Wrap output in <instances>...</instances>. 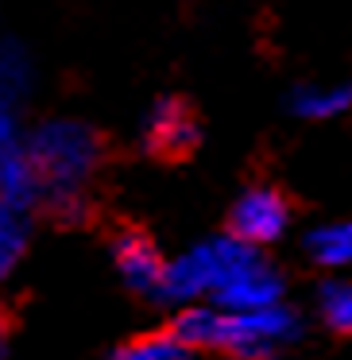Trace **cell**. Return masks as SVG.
<instances>
[{"label": "cell", "mask_w": 352, "mask_h": 360, "mask_svg": "<svg viewBox=\"0 0 352 360\" xmlns=\"http://www.w3.org/2000/svg\"><path fill=\"white\" fill-rule=\"evenodd\" d=\"M12 329H16V321H12L8 306H0V360H4V349H8V337H12Z\"/></svg>", "instance_id": "10"}, {"label": "cell", "mask_w": 352, "mask_h": 360, "mask_svg": "<svg viewBox=\"0 0 352 360\" xmlns=\"http://www.w3.org/2000/svg\"><path fill=\"white\" fill-rule=\"evenodd\" d=\"M290 217H294V198L279 182H256L228 210L225 236L236 244H248V248H259V244L279 240L282 229L290 225Z\"/></svg>", "instance_id": "3"}, {"label": "cell", "mask_w": 352, "mask_h": 360, "mask_svg": "<svg viewBox=\"0 0 352 360\" xmlns=\"http://www.w3.org/2000/svg\"><path fill=\"white\" fill-rule=\"evenodd\" d=\"M20 248H24V229H20L16 202L0 198V275L20 259Z\"/></svg>", "instance_id": "9"}, {"label": "cell", "mask_w": 352, "mask_h": 360, "mask_svg": "<svg viewBox=\"0 0 352 360\" xmlns=\"http://www.w3.org/2000/svg\"><path fill=\"white\" fill-rule=\"evenodd\" d=\"M306 252H310L313 264H321V267L352 264V221L310 233V236H306Z\"/></svg>", "instance_id": "7"}, {"label": "cell", "mask_w": 352, "mask_h": 360, "mask_svg": "<svg viewBox=\"0 0 352 360\" xmlns=\"http://www.w3.org/2000/svg\"><path fill=\"white\" fill-rule=\"evenodd\" d=\"M321 318L337 337H352V283H325L321 287Z\"/></svg>", "instance_id": "8"}, {"label": "cell", "mask_w": 352, "mask_h": 360, "mask_svg": "<svg viewBox=\"0 0 352 360\" xmlns=\"http://www.w3.org/2000/svg\"><path fill=\"white\" fill-rule=\"evenodd\" d=\"M112 259H117V271L136 295H148V298H163L167 290V267L163 252H159L155 236L140 225V221H117L112 229Z\"/></svg>", "instance_id": "4"}, {"label": "cell", "mask_w": 352, "mask_h": 360, "mask_svg": "<svg viewBox=\"0 0 352 360\" xmlns=\"http://www.w3.org/2000/svg\"><path fill=\"white\" fill-rule=\"evenodd\" d=\"M117 159V143L101 128L78 120L43 124L24 148V171L43 194H78Z\"/></svg>", "instance_id": "1"}, {"label": "cell", "mask_w": 352, "mask_h": 360, "mask_svg": "<svg viewBox=\"0 0 352 360\" xmlns=\"http://www.w3.org/2000/svg\"><path fill=\"white\" fill-rule=\"evenodd\" d=\"M112 360H197L194 349L178 341L171 329H151V333H136L112 352Z\"/></svg>", "instance_id": "6"}, {"label": "cell", "mask_w": 352, "mask_h": 360, "mask_svg": "<svg viewBox=\"0 0 352 360\" xmlns=\"http://www.w3.org/2000/svg\"><path fill=\"white\" fill-rule=\"evenodd\" d=\"M279 290H282L279 271H275V267H267L263 259H256V264L244 267L233 283H225V287L217 290V302L228 306V310H236V314L271 310L275 298H279Z\"/></svg>", "instance_id": "5"}, {"label": "cell", "mask_w": 352, "mask_h": 360, "mask_svg": "<svg viewBox=\"0 0 352 360\" xmlns=\"http://www.w3.org/2000/svg\"><path fill=\"white\" fill-rule=\"evenodd\" d=\"M202 148V112L190 97L167 94L151 105L143 124V151L163 167H182Z\"/></svg>", "instance_id": "2"}]
</instances>
